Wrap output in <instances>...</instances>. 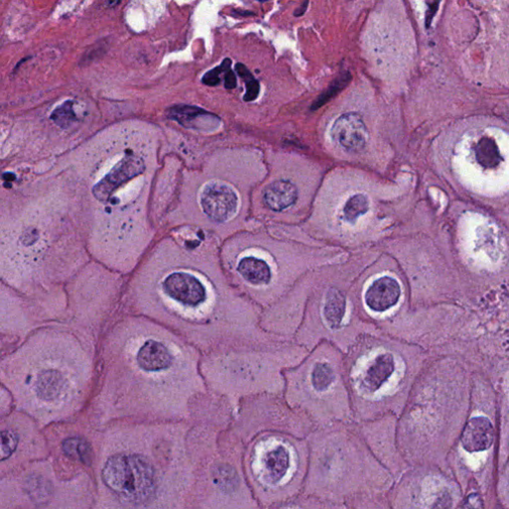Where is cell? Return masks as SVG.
<instances>
[{
    "mask_svg": "<svg viewBox=\"0 0 509 509\" xmlns=\"http://www.w3.org/2000/svg\"><path fill=\"white\" fill-rule=\"evenodd\" d=\"M102 476L104 483L130 506H143L155 496V471L141 455H113L104 464Z\"/></svg>",
    "mask_w": 509,
    "mask_h": 509,
    "instance_id": "obj_1",
    "label": "cell"
},
{
    "mask_svg": "<svg viewBox=\"0 0 509 509\" xmlns=\"http://www.w3.org/2000/svg\"><path fill=\"white\" fill-rule=\"evenodd\" d=\"M145 169V162L139 155L132 152H127L111 171H109V173L95 186L93 190L95 197L99 201L108 203L118 190L131 182L132 179L143 174Z\"/></svg>",
    "mask_w": 509,
    "mask_h": 509,
    "instance_id": "obj_2",
    "label": "cell"
},
{
    "mask_svg": "<svg viewBox=\"0 0 509 509\" xmlns=\"http://www.w3.org/2000/svg\"><path fill=\"white\" fill-rule=\"evenodd\" d=\"M204 212L216 222L231 219L238 207V196L229 185L210 182L205 185L200 197Z\"/></svg>",
    "mask_w": 509,
    "mask_h": 509,
    "instance_id": "obj_3",
    "label": "cell"
},
{
    "mask_svg": "<svg viewBox=\"0 0 509 509\" xmlns=\"http://www.w3.org/2000/svg\"><path fill=\"white\" fill-rule=\"evenodd\" d=\"M162 287L166 296L188 308H197L207 299L205 287L191 274H171L164 280Z\"/></svg>",
    "mask_w": 509,
    "mask_h": 509,
    "instance_id": "obj_4",
    "label": "cell"
},
{
    "mask_svg": "<svg viewBox=\"0 0 509 509\" xmlns=\"http://www.w3.org/2000/svg\"><path fill=\"white\" fill-rule=\"evenodd\" d=\"M331 136L344 150L354 152L366 145L368 132L360 115L347 113L340 116L332 125Z\"/></svg>",
    "mask_w": 509,
    "mask_h": 509,
    "instance_id": "obj_5",
    "label": "cell"
},
{
    "mask_svg": "<svg viewBox=\"0 0 509 509\" xmlns=\"http://www.w3.org/2000/svg\"><path fill=\"white\" fill-rule=\"evenodd\" d=\"M401 290L396 280L384 276L372 283L367 290L365 301L371 310L384 311L398 303Z\"/></svg>",
    "mask_w": 509,
    "mask_h": 509,
    "instance_id": "obj_6",
    "label": "cell"
},
{
    "mask_svg": "<svg viewBox=\"0 0 509 509\" xmlns=\"http://www.w3.org/2000/svg\"><path fill=\"white\" fill-rule=\"evenodd\" d=\"M494 440V427L485 417L473 418L469 421L462 436V446L471 453L487 450Z\"/></svg>",
    "mask_w": 509,
    "mask_h": 509,
    "instance_id": "obj_7",
    "label": "cell"
},
{
    "mask_svg": "<svg viewBox=\"0 0 509 509\" xmlns=\"http://www.w3.org/2000/svg\"><path fill=\"white\" fill-rule=\"evenodd\" d=\"M167 117L175 120L187 129H205V127H216L220 123V118L213 113L194 106L172 107L166 111Z\"/></svg>",
    "mask_w": 509,
    "mask_h": 509,
    "instance_id": "obj_8",
    "label": "cell"
},
{
    "mask_svg": "<svg viewBox=\"0 0 509 509\" xmlns=\"http://www.w3.org/2000/svg\"><path fill=\"white\" fill-rule=\"evenodd\" d=\"M290 468V455L283 446L267 448L260 459V469L265 480L269 483H278Z\"/></svg>",
    "mask_w": 509,
    "mask_h": 509,
    "instance_id": "obj_9",
    "label": "cell"
},
{
    "mask_svg": "<svg viewBox=\"0 0 509 509\" xmlns=\"http://www.w3.org/2000/svg\"><path fill=\"white\" fill-rule=\"evenodd\" d=\"M173 357L166 344L157 340H148L141 345L138 353L139 366L146 371H164L171 366Z\"/></svg>",
    "mask_w": 509,
    "mask_h": 509,
    "instance_id": "obj_10",
    "label": "cell"
},
{
    "mask_svg": "<svg viewBox=\"0 0 509 509\" xmlns=\"http://www.w3.org/2000/svg\"><path fill=\"white\" fill-rule=\"evenodd\" d=\"M263 199L271 210L283 211L297 201V189L290 181H275L265 188Z\"/></svg>",
    "mask_w": 509,
    "mask_h": 509,
    "instance_id": "obj_11",
    "label": "cell"
},
{
    "mask_svg": "<svg viewBox=\"0 0 509 509\" xmlns=\"http://www.w3.org/2000/svg\"><path fill=\"white\" fill-rule=\"evenodd\" d=\"M394 371V359L391 354L379 355L365 374L364 382L367 389L376 391L388 380Z\"/></svg>",
    "mask_w": 509,
    "mask_h": 509,
    "instance_id": "obj_12",
    "label": "cell"
},
{
    "mask_svg": "<svg viewBox=\"0 0 509 509\" xmlns=\"http://www.w3.org/2000/svg\"><path fill=\"white\" fill-rule=\"evenodd\" d=\"M239 274L252 285H262L269 283L271 269L264 260L256 257H245L238 265Z\"/></svg>",
    "mask_w": 509,
    "mask_h": 509,
    "instance_id": "obj_13",
    "label": "cell"
},
{
    "mask_svg": "<svg viewBox=\"0 0 509 509\" xmlns=\"http://www.w3.org/2000/svg\"><path fill=\"white\" fill-rule=\"evenodd\" d=\"M345 313V299L339 290L332 289L327 296L324 315L331 329H338Z\"/></svg>",
    "mask_w": 509,
    "mask_h": 509,
    "instance_id": "obj_14",
    "label": "cell"
},
{
    "mask_svg": "<svg viewBox=\"0 0 509 509\" xmlns=\"http://www.w3.org/2000/svg\"><path fill=\"white\" fill-rule=\"evenodd\" d=\"M62 448L65 455L69 457L70 459L76 460V461L81 462L84 464H87V466L92 464V447L85 439L78 438V437L67 439V440L63 441Z\"/></svg>",
    "mask_w": 509,
    "mask_h": 509,
    "instance_id": "obj_15",
    "label": "cell"
},
{
    "mask_svg": "<svg viewBox=\"0 0 509 509\" xmlns=\"http://www.w3.org/2000/svg\"><path fill=\"white\" fill-rule=\"evenodd\" d=\"M476 155L478 164L487 169H492L503 162V157H501L496 141L492 139H480L476 145Z\"/></svg>",
    "mask_w": 509,
    "mask_h": 509,
    "instance_id": "obj_16",
    "label": "cell"
},
{
    "mask_svg": "<svg viewBox=\"0 0 509 509\" xmlns=\"http://www.w3.org/2000/svg\"><path fill=\"white\" fill-rule=\"evenodd\" d=\"M369 209V202L363 194H357L347 200L343 209L344 219L354 223L358 217L366 213Z\"/></svg>",
    "mask_w": 509,
    "mask_h": 509,
    "instance_id": "obj_17",
    "label": "cell"
},
{
    "mask_svg": "<svg viewBox=\"0 0 509 509\" xmlns=\"http://www.w3.org/2000/svg\"><path fill=\"white\" fill-rule=\"evenodd\" d=\"M214 482L224 490H233L238 485L239 478L236 471L231 467L222 464L213 471Z\"/></svg>",
    "mask_w": 509,
    "mask_h": 509,
    "instance_id": "obj_18",
    "label": "cell"
},
{
    "mask_svg": "<svg viewBox=\"0 0 509 509\" xmlns=\"http://www.w3.org/2000/svg\"><path fill=\"white\" fill-rule=\"evenodd\" d=\"M238 75L243 79L244 82L246 84V94L244 96V101L245 102H253L257 99L259 96L260 93V83L256 80L255 77L252 75L247 67L242 63H238L235 66Z\"/></svg>",
    "mask_w": 509,
    "mask_h": 509,
    "instance_id": "obj_19",
    "label": "cell"
},
{
    "mask_svg": "<svg viewBox=\"0 0 509 509\" xmlns=\"http://www.w3.org/2000/svg\"><path fill=\"white\" fill-rule=\"evenodd\" d=\"M311 380L318 391H324L334 382V372L329 364L318 363L313 369Z\"/></svg>",
    "mask_w": 509,
    "mask_h": 509,
    "instance_id": "obj_20",
    "label": "cell"
},
{
    "mask_svg": "<svg viewBox=\"0 0 509 509\" xmlns=\"http://www.w3.org/2000/svg\"><path fill=\"white\" fill-rule=\"evenodd\" d=\"M73 106V102L67 101L53 111L51 118L54 120L58 127H61V129H68L70 125L75 122L76 113L74 111Z\"/></svg>",
    "mask_w": 509,
    "mask_h": 509,
    "instance_id": "obj_21",
    "label": "cell"
},
{
    "mask_svg": "<svg viewBox=\"0 0 509 509\" xmlns=\"http://www.w3.org/2000/svg\"><path fill=\"white\" fill-rule=\"evenodd\" d=\"M351 75L348 72L346 73L341 74L338 79L332 82L331 85L329 86V89L325 91L324 94L320 95V97H318L317 101L315 102L313 106V110L320 108L324 106L327 102H329L332 97L336 96L338 93L340 92L341 90L350 82Z\"/></svg>",
    "mask_w": 509,
    "mask_h": 509,
    "instance_id": "obj_22",
    "label": "cell"
},
{
    "mask_svg": "<svg viewBox=\"0 0 509 509\" xmlns=\"http://www.w3.org/2000/svg\"><path fill=\"white\" fill-rule=\"evenodd\" d=\"M17 445V434L13 431L0 432V461L8 459L15 452Z\"/></svg>",
    "mask_w": 509,
    "mask_h": 509,
    "instance_id": "obj_23",
    "label": "cell"
},
{
    "mask_svg": "<svg viewBox=\"0 0 509 509\" xmlns=\"http://www.w3.org/2000/svg\"><path fill=\"white\" fill-rule=\"evenodd\" d=\"M231 65L232 61L229 58L223 60L220 66L207 72L205 75L203 76V78H202V83L204 85L210 86V87H215V86L219 85L221 82V74L226 73L228 70L231 69Z\"/></svg>",
    "mask_w": 509,
    "mask_h": 509,
    "instance_id": "obj_24",
    "label": "cell"
},
{
    "mask_svg": "<svg viewBox=\"0 0 509 509\" xmlns=\"http://www.w3.org/2000/svg\"><path fill=\"white\" fill-rule=\"evenodd\" d=\"M428 11L426 13V27L429 28L431 25L432 20H433L434 14L438 10L439 4H440V0H432L429 1L427 0Z\"/></svg>",
    "mask_w": 509,
    "mask_h": 509,
    "instance_id": "obj_25",
    "label": "cell"
},
{
    "mask_svg": "<svg viewBox=\"0 0 509 509\" xmlns=\"http://www.w3.org/2000/svg\"><path fill=\"white\" fill-rule=\"evenodd\" d=\"M236 75H235L234 72L232 71L231 69L228 70L226 73H225V88H226V89L232 90L234 89V88H236Z\"/></svg>",
    "mask_w": 509,
    "mask_h": 509,
    "instance_id": "obj_26",
    "label": "cell"
},
{
    "mask_svg": "<svg viewBox=\"0 0 509 509\" xmlns=\"http://www.w3.org/2000/svg\"><path fill=\"white\" fill-rule=\"evenodd\" d=\"M308 0H304V4H302L301 6H299V8L297 9L296 13H295V16H297V17H299V16L303 15L304 13L306 11V8H308Z\"/></svg>",
    "mask_w": 509,
    "mask_h": 509,
    "instance_id": "obj_27",
    "label": "cell"
},
{
    "mask_svg": "<svg viewBox=\"0 0 509 509\" xmlns=\"http://www.w3.org/2000/svg\"><path fill=\"white\" fill-rule=\"evenodd\" d=\"M122 0H107V6L109 7H115L120 3Z\"/></svg>",
    "mask_w": 509,
    "mask_h": 509,
    "instance_id": "obj_28",
    "label": "cell"
},
{
    "mask_svg": "<svg viewBox=\"0 0 509 509\" xmlns=\"http://www.w3.org/2000/svg\"><path fill=\"white\" fill-rule=\"evenodd\" d=\"M234 14H240L241 16L255 15L254 13H250V11H240V10H235Z\"/></svg>",
    "mask_w": 509,
    "mask_h": 509,
    "instance_id": "obj_29",
    "label": "cell"
},
{
    "mask_svg": "<svg viewBox=\"0 0 509 509\" xmlns=\"http://www.w3.org/2000/svg\"><path fill=\"white\" fill-rule=\"evenodd\" d=\"M259 1L265 2V1H268V0H259Z\"/></svg>",
    "mask_w": 509,
    "mask_h": 509,
    "instance_id": "obj_30",
    "label": "cell"
}]
</instances>
